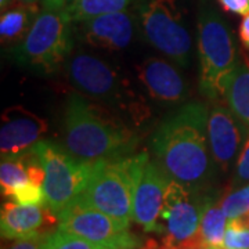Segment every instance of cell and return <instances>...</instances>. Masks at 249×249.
Returning <instances> with one entry per match:
<instances>
[{
    "instance_id": "obj_30",
    "label": "cell",
    "mask_w": 249,
    "mask_h": 249,
    "mask_svg": "<svg viewBox=\"0 0 249 249\" xmlns=\"http://www.w3.org/2000/svg\"><path fill=\"white\" fill-rule=\"evenodd\" d=\"M37 1H39V0H17V3H19V4L31 6V7H39Z\"/></svg>"
},
{
    "instance_id": "obj_16",
    "label": "cell",
    "mask_w": 249,
    "mask_h": 249,
    "mask_svg": "<svg viewBox=\"0 0 249 249\" xmlns=\"http://www.w3.org/2000/svg\"><path fill=\"white\" fill-rule=\"evenodd\" d=\"M83 39L88 45L107 52L126 49L133 37V21L124 11L83 21Z\"/></svg>"
},
{
    "instance_id": "obj_11",
    "label": "cell",
    "mask_w": 249,
    "mask_h": 249,
    "mask_svg": "<svg viewBox=\"0 0 249 249\" xmlns=\"http://www.w3.org/2000/svg\"><path fill=\"white\" fill-rule=\"evenodd\" d=\"M133 178V220L147 232H158L160 211L170 178L147 152L130 155Z\"/></svg>"
},
{
    "instance_id": "obj_32",
    "label": "cell",
    "mask_w": 249,
    "mask_h": 249,
    "mask_svg": "<svg viewBox=\"0 0 249 249\" xmlns=\"http://www.w3.org/2000/svg\"><path fill=\"white\" fill-rule=\"evenodd\" d=\"M204 249H223L222 247H205Z\"/></svg>"
},
{
    "instance_id": "obj_23",
    "label": "cell",
    "mask_w": 249,
    "mask_h": 249,
    "mask_svg": "<svg viewBox=\"0 0 249 249\" xmlns=\"http://www.w3.org/2000/svg\"><path fill=\"white\" fill-rule=\"evenodd\" d=\"M227 219H235L249 214V183L234 190L220 201Z\"/></svg>"
},
{
    "instance_id": "obj_3",
    "label": "cell",
    "mask_w": 249,
    "mask_h": 249,
    "mask_svg": "<svg viewBox=\"0 0 249 249\" xmlns=\"http://www.w3.org/2000/svg\"><path fill=\"white\" fill-rule=\"evenodd\" d=\"M213 194L191 191L170 180L158 222L160 238H152L154 249H204L199 227L204 209Z\"/></svg>"
},
{
    "instance_id": "obj_2",
    "label": "cell",
    "mask_w": 249,
    "mask_h": 249,
    "mask_svg": "<svg viewBox=\"0 0 249 249\" xmlns=\"http://www.w3.org/2000/svg\"><path fill=\"white\" fill-rule=\"evenodd\" d=\"M64 127L67 150L89 162L129 157L139 144L137 134L119 118L79 94L67 101Z\"/></svg>"
},
{
    "instance_id": "obj_25",
    "label": "cell",
    "mask_w": 249,
    "mask_h": 249,
    "mask_svg": "<svg viewBox=\"0 0 249 249\" xmlns=\"http://www.w3.org/2000/svg\"><path fill=\"white\" fill-rule=\"evenodd\" d=\"M249 183V137L244 144L238 160H237V166H235V173L232 178V187H240Z\"/></svg>"
},
{
    "instance_id": "obj_12",
    "label": "cell",
    "mask_w": 249,
    "mask_h": 249,
    "mask_svg": "<svg viewBox=\"0 0 249 249\" xmlns=\"http://www.w3.org/2000/svg\"><path fill=\"white\" fill-rule=\"evenodd\" d=\"M249 127L232 114L230 108L216 106L208 116V139L214 163L222 172L230 169L242 150Z\"/></svg>"
},
{
    "instance_id": "obj_21",
    "label": "cell",
    "mask_w": 249,
    "mask_h": 249,
    "mask_svg": "<svg viewBox=\"0 0 249 249\" xmlns=\"http://www.w3.org/2000/svg\"><path fill=\"white\" fill-rule=\"evenodd\" d=\"M223 249H249V214L230 219L227 223Z\"/></svg>"
},
{
    "instance_id": "obj_29",
    "label": "cell",
    "mask_w": 249,
    "mask_h": 249,
    "mask_svg": "<svg viewBox=\"0 0 249 249\" xmlns=\"http://www.w3.org/2000/svg\"><path fill=\"white\" fill-rule=\"evenodd\" d=\"M42 6L46 11H62L68 4L67 0H42Z\"/></svg>"
},
{
    "instance_id": "obj_27",
    "label": "cell",
    "mask_w": 249,
    "mask_h": 249,
    "mask_svg": "<svg viewBox=\"0 0 249 249\" xmlns=\"http://www.w3.org/2000/svg\"><path fill=\"white\" fill-rule=\"evenodd\" d=\"M224 11L237 16H248L249 0H217Z\"/></svg>"
},
{
    "instance_id": "obj_6",
    "label": "cell",
    "mask_w": 249,
    "mask_h": 249,
    "mask_svg": "<svg viewBox=\"0 0 249 249\" xmlns=\"http://www.w3.org/2000/svg\"><path fill=\"white\" fill-rule=\"evenodd\" d=\"M78 199L124 224L133 219V178L130 155L94 160L89 180Z\"/></svg>"
},
{
    "instance_id": "obj_17",
    "label": "cell",
    "mask_w": 249,
    "mask_h": 249,
    "mask_svg": "<svg viewBox=\"0 0 249 249\" xmlns=\"http://www.w3.org/2000/svg\"><path fill=\"white\" fill-rule=\"evenodd\" d=\"M223 97L232 114L249 127V60L245 54L238 58L226 80Z\"/></svg>"
},
{
    "instance_id": "obj_8",
    "label": "cell",
    "mask_w": 249,
    "mask_h": 249,
    "mask_svg": "<svg viewBox=\"0 0 249 249\" xmlns=\"http://www.w3.org/2000/svg\"><path fill=\"white\" fill-rule=\"evenodd\" d=\"M68 76L72 85L83 94L108 106L126 109L136 121L147 114L136 101L129 85L114 67L88 53H79L68 62Z\"/></svg>"
},
{
    "instance_id": "obj_26",
    "label": "cell",
    "mask_w": 249,
    "mask_h": 249,
    "mask_svg": "<svg viewBox=\"0 0 249 249\" xmlns=\"http://www.w3.org/2000/svg\"><path fill=\"white\" fill-rule=\"evenodd\" d=\"M53 231L37 232L25 238H18L7 249H45Z\"/></svg>"
},
{
    "instance_id": "obj_15",
    "label": "cell",
    "mask_w": 249,
    "mask_h": 249,
    "mask_svg": "<svg viewBox=\"0 0 249 249\" xmlns=\"http://www.w3.org/2000/svg\"><path fill=\"white\" fill-rule=\"evenodd\" d=\"M58 217L43 205L4 202L0 214V231L6 240H18L37 232L52 231Z\"/></svg>"
},
{
    "instance_id": "obj_9",
    "label": "cell",
    "mask_w": 249,
    "mask_h": 249,
    "mask_svg": "<svg viewBox=\"0 0 249 249\" xmlns=\"http://www.w3.org/2000/svg\"><path fill=\"white\" fill-rule=\"evenodd\" d=\"M145 39L170 61L186 67L190 62L191 36L183 22L178 0H150L140 10Z\"/></svg>"
},
{
    "instance_id": "obj_22",
    "label": "cell",
    "mask_w": 249,
    "mask_h": 249,
    "mask_svg": "<svg viewBox=\"0 0 249 249\" xmlns=\"http://www.w3.org/2000/svg\"><path fill=\"white\" fill-rule=\"evenodd\" d=\"M45 249H119L107 247V245H100L96 242L85 240L76 237L73 234H70L67 231H62L57 229L55 231L52 232L50 238L46 244Z\"/></svg>"
},
{
    "instance_id": "obj_14",
    "label": "cell",
    "mask_w": 249,
    "mask_h": 249,
    "mask_svg": "<svg viewBox=\"0 0 249 249\" xmlns=\"http://www.w3.org/2000/svg\"><path fill=\"white\" fill-rule=\"evenodd\" d=\"M137 76L154 100L176 104L187 97V83L178 70L163 58L150 57L137 67Z\"/></svg>"
},
{
    "instance_id": "obj_19",
    "label": "cell",
    "mask_w": 249,
    "mask_h": 249,
    "mask_svg": "<svg viewBox=\"0 0 249 249\" xmlns=\"http://www.w3.org/2000/svg\"><path fill=\"white\" fill-rule=\"evenodd\" d=\"M132 0H71L62 10L72 22H83L90 18L124 11Z\"/></svg>"
},
{
    "instance_id": "obj_10",
    "label": "cell",
    "mask_w": 249,
    "mask_h": 249,
    "mask_svg": "<svg viewBox=\"0 0 249 249\" xmlns=\"http://www.w3.org/2000/svg\"><path fill=\"white\" fill-rule=\"evenodd\" d=\"M58 229L112 248L134 249L139 247V240L129 232L127 224L83 204L78 198L58 214Z\"/></svg>"
},
{
    "instance_id": "obj_7",
    "label": "cell",
    "mask_w": 249,
    "mask_h": 249,
    "mask_svg": "<svg viewBox=\"0 0 249 249\" xmlns=\"http://www.w3.org/2000/svg\"><path fill=\"white\" fill-rule=\"evenodd\" d=\"M34 151L45 169V206L58 217L83 191L94 162L79 160L67 148L47 140L37 142Z\"/></svg>"
},
{
    "instance_id": "obj_4",
    "label": "cell",
    "mask_w": 249,
    "mask_h": 249,
    "mask_svg": "<svg viewBox=\"0 0 249 249\" xmlns=\"http://www.w3.org/2000/svg\"><path fill=\"white\" fill-rule=\"evenodd\" d=\"M198 54L201 93L211 100L223 97L238 58L231 31L214 10H202L198 18Z\"/></svg>"
},
{
    "instance_id": "obj_31",
    "label": "cell",
    "mask_w": 249,
    "mask_h": 249,
    "mask_svg": "<svg viewBox=\"0 0 249 249\" xmlns=\"http://www.w3.org/2000/svg\"><path fill=\"white\" fill-rule=\"evenodd\" d=\"M11 6V0H0V9H1V13L6 11L7 9H10Z\"/></svg>"
},
{
    "instance_id": "obj_13",
    "label": "cell",
    "mask_w": 249,
    "mask_h": 249,
    "mask_svg": "<svg viewBox=\"0 0 249 249\" xmlns=\"http://www.w3.org/2000/svg\"><path fill=\"white\" fill-rule=\"evenodd\" d=\"M47 132V122L22 106L6 108L1 114V155H17L32 150Z\"/></svg>"
},
{
    "instance_id": "obj_20",
    "label": "cell",
    "mask_w": 249,
    "mask_h": 249,
    "mask_svg": "<svg viewBox=\"0 0 249 249\" xmlns=\"http://www.w3.org/2000/svg\"><path fill=\"white\" fill-rule=\"evenodd\" d=\"M227 216L223 211L222 205L216 202V196L209 198L205 206L199 235L204 242V247H222L224 232L227 227Z\"/></svg>"
},
{
    "instance_id": "obj_28",
    "label": "cell",
    "mask_w": 249,
    "mask_h": 249,
    "mask_svg": "<svg viewBox=\"0 0 249 249\" xmlns=\"http://www.w3.org/2000/svg\"><path fill=\"white\" fill-rule=\"evenodd\" d=\"M238 35H240L241 43L244 47H247L249 50V14L244 16L242 21L240 24V29H238Z\"/></svg>"
},
{
    "instance_id": "obj_5",
    "label": "cell",
    "mask_w": 249,
    "mask_h": 249,
    "mask_svg": "<svg viewBox=\"0 0 249 249\" xmlns=\"http://www.w3.org/2000/svg\"><path fill=\"white\" fill-rule=\"evenodd\" d=\"M71 19L64 11H43L28 35L11 50L14 61L43 73H53L72 52Z\"/></svg>"
},
{
    "instance_id": "obj_1",
    "label": "cell",
    "mask_w": 249,
    "mask_h": 249,
    "mask_svg": "<svg viewBox=\"0 0 249 249\" xmlns=\"http://www.w3.org/2000/svg\"><path fill=\"white\" fill-rule=\"evenodd\" d=\"M208 107L188 103L166 118L152 136V152L170 180L191 191H208L216 163L208 139Z\"/></svg>"
},
{
    "instance_id": "obj_24",
    "label": "cell",
    "mask_w": 249,
    "mask_h": 249,
    "mask_svg": "<svg viewBox=\"0 0 249 249\" xmlns=\"http://www.w3.org/2000/svg\"><path fill=\"white\" fill-rule=\"evenodd\" d=\"M10 199L13 202H17L21 205H43L46 204V196L43 186L36 184V183H28L24 186L16 188Z\"/></svg>"
},
{
    "instance_id": "obj_18",
    "label": "cell",
    "mask_w": 249,
    "mask_h": 249,
    "mask_svg": "<svg viewBox=\"0 0 249 249\" xmlns=\"http://www.w3.org/2000/svg\"><path fill=\"white\" fill-rule=\"evenodd\" d=\"M39 16V7H31L17 3L7 9L0 17V39L1 45H18L28 35L35 19Z\"/></svg>"
}]
</instances>
